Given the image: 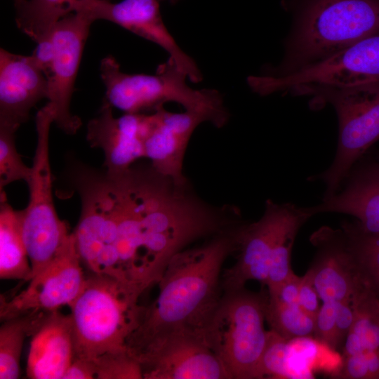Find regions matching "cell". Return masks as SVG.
I'll return each mask as SVG.
<instances>
[{
    "instance_id": "cell-1",
    "label": "cell",
    "mask_w": 379,
    "mask_h": 379,
    "mask_svg": "<svg viewBox=\"0 0 379 379\" xmlns=\"http://www.w3.org/2000/svg\"><path fill=\"white\" fill-rule=\"evenodd\" d=\"M241 225L172 258L158 282L156 300L145 307L138 326L128 339L126 347L131 354L135 357L152 340L170 332L186 331L203 336L222 295V267L237 251Z\"/></svg>"
},
{
    "instance_id": "cell-2",
    "label": "cell",
    "mask_w": 379,
    "mask_h": 379,
    "mask_svg": "<svg viewBox=\"0 0 379 379\" xmlns=\"http://www.w3.org/2000/svg\"><path fill=\"white\" fill-rule=\"evenodd\" d=\"M282 62L265 75L282 77L379 34V0H295Z\"/></svg>"
},
{
    "instance_id": "cell-3",
    "label": "cell",
    "mask_w": 379,
    "mask_h": 379,
    "mask_svg": "<svg viewBox=\"0 0 379 379\" xmlns=\"http://www.w3.org/2000/svg\"><path fill=\"white\" fill-rule=\"evenodd\" d=\"M143 292L131 281L90 273L69 306L74 357L94 360L107 352L127 349L145 307L138 302Z\"/></svg>"
},
{
    "instance_id": "cell-4",
    "label": "cell",
    "mask_w": 379,
    "mask_h": 379,
    "mask_svg": "<svg viewBox=\"0 0 379 379\" xmlns=\"http://www.w3.org/2000/svg\"><path fill=\"white\" fill-rule=\"evenodd\" d=\"M314 97V106L329 103L338 118L339 137L334 159L324 172L309 178L325 185L322 200L334 195L354 165L379 140V80L348 85L310 84L289 91Z\"/></svg>"
},
{
    "instance_id": "cell-5",
    "label": "cell",
    "mask_w": 379,
    "mask_h": 379,
    "mask_svg": "<svg viewBox=\"0 0 379 379\" xmlns=\"http://www.w3.org/2000/svg\"><path fill=\"white\" fill-rule=\"evenodd\" d=\"M100 69L106 88L105 100L125 113L154 111L165 102H174L186 111L203 114L218 128L228 121L230 115L220 93L188 86L187 75L170 58L153 75L124 73L112 55L102 60Z\"/></svg>"
},
{
    "instance_id": "cell-6",
    "label": "cell",
    "mask_w": 379,
    "mask_h": 379,
    "mask_svg": "<svg viewBox=\"0 0 379 379\" xmlns=\"http://www.w3.org/2000/svg\"><path fill=\"white\" fill-rule=\"evenodd\" d=\"M267 298L245 288L222 292L203 330V337L231 379L260 378L268 331L265 328Z\"/></svg>"
},
{
    "instance_id": "cell-7",
    "label": "cell",
    "mask_w": 379,
    "mask_h": 379,
    "mask_svg": "<svg viewBox=\"0 0 379 379\" xmlns=\"http://www.w3.org/2000/svg\"><path fill=\"white\" fill-rule=\"evenodd\" d=\"M54 119L49 102L36 114V146L27 182L29 199L27 207L21 210L22 233L32 269L29 279L54 259L71 235L53 201L49 135Z\"/></svg>"
},
{
    "instance_id": "cell-8",
    "label": "cell",
    "mask_w": 379,
    "mask_h": 379,
    "mask_svg": "<svg viewBox=\"0 0 379 379\" xmlns=\"http://www.w3.org/2000/svg\"><path fill=\"white\" fill-rule=\"evenodd\" d=\"M312 216L309 206L267 199L261 218L250 224L244 223L239 230L237 259L222 273V292L245 288L251 280L265 284L275 248L286 238L297 236L300 227Z\"/></svg>"
},
{
    "instance_id": "cell-9",
    "label": "cell",
    "mask_w": 379,
    "mask_h": 379,
    "mask_svg": "<svg viewBox=\"0 0 379 379\" xmlns=\"http://www.w3.org/2000/svg\"><path fill=\"white\" fill-rule=\"evenodd\" d=\"M82 265L71 233L54 259L27 281L25 288L10 297L1 295V320L69 307L86 283Z\"/></svg>"
},
{
    "instance_id": "cell-10",
    "label": "cell",
    "mask_w": 379,
    "mask_h": 379,
    "mask_svg": "<svg viewBox=\"0 0 379 379\" xmlns=\"http://www.w3.org/2000/svg\"><path fill=\"white\" fill-rule=\"evenodd\" d=\"M135 357L140 364L144 379H231L204 338L190 331L164 334Z\"/></svg>"
},
{
    "instance_id": "cell-11",
    "label": "cell",
    "mask_w": 379,
    "mask_h": 379,
    "mask_svg": "<svg viewBox=\"0 0 379 379\" xmlns=\"http://www.w3.org/2000/svg\"><path fill=\"white\" fill-rule=\"evenodd\" d=\"M369 80H379V34L292 74L251 76L247 81L254 92L267 95L304 84L348 85Z\"/></svg>"
},
{
    "instance_id": "cell-12",
    "label": "cell",
    "mask_w": 379,
    "mask_h": 379,
    "mask_svg": "<svg viewBox=\"0 0 379 379\" xmlns=\"http://www.w3.org/2000/svg\"><path fill=\"white\" fill-rule=\"evenodd\" d=\"M93 22L81 12L72 13L58 22L51 35L53 56L47 77L48 102L56 126L67 134H75L81 121L70 110L72 95L83 50Z\"/></svg>"
},
{
    "instance_id": "cell-13",
    "label": "cell",
    "mask_w": 379,
    "mask_h": 379,
    "mask_svg": "<svg viewBox=\"0 0 379 379\" xmlns=\"http://www.w3.org/2000/svg\"><path fill=\"white\" fill-rule=\"evenodd\" d=\"M72 13L81 12L93 22L105 20L157 44L170 55L190 80L198 83L202 74L194 60L178 45L161 18L157 0H76Z\"/></svg>"
},
{
    "instance_id": "cell-14",
    "label": "cell",
    "mask_w": 379,
    "mask_h": 379,
    "mask_svg": "<svg viewBox=\"0 0 379 379\" xmlns=\"http://www.w3.org/2000/svg\"><path fill=\"white\" fill-rule=\"evenodd\" d=\"M310 241L317 253L307 272L319 298L351 304L364 280L345 232L323 226L311 235Z\"/></svg>"
},
{
    "instance_id": "cell-15",
    "label": "cell",
    "mask_w": 379,
    "mask_h": 379,
    "mask_svg": "<svg viewBox=\"0 0 379 379\" xmlns=\"http://www.w3.org/2000/svg\"><path fill=\"white\" fill-rule=\"evenodd\" d=\"M148 125L149 114L143 113L114 117L112 106L105 100L98 114L88 123L86 139L92 147L103 152L108 173H122L145 157Z\"/></svg>"
},
{
    "instance_id": "cell-16",
    "label": "cell",
    "mask_w": 379,
    "mask_h": 379,
    "mask_svg": "<svg viewBox=\"0 0 379 379\" xmlns=\"http://www.w3.org/2000/svg\"><path fill=\"white\" fill-rule=\"evenodd\" d=\"M208 121L199 113L186 111L171 112L164 106L149 115L145 154L150 166L176 186L187 187L183 161L189 141L197 127Z\"/></svg>"
},
{
    "instance_id": "cell-17",
    "label": "cell",
    "mask_w": 379,
    "mask_h": 379,
    "mask_svg": "<svg viewBox=\"0 0 379 379\" xmlns=\"http://www.w3.org/2000/svg\"><path fill=\"white\" fill-rule=\"evenodd\" d=\"M27 375L32 379H62L74 357L70 314L59 310L37 314L29 335Z\"/></svg>"
},
{
    "instance_id": "cell-18",
    "label": "cell",
    "mask_w": 379,
    "mask_h": 379,
    "mask_svg": "<svg viewBox=\"0 0 379 379\" xmlns=\"http://www.w3.org/2000/svg\"><path fill=\"white\" fill-rule=\"evenodd\" d=\"M48 79L31 55L0 50V121L18 126L48 98Z\"/></svg>"
},
{
    "instance_id": "cell-19",
    "label": "cell",
    "mask_w": 379,
    "mask_h": 379,
    "mask_svg": "<svg viewBox=\"0 0 379 379\" xmlns=\"http://www.w3.org/2000/svg\"><path fill=\"white\" fill-rule=\"evenodd\" d=\"M309 208L314 215H352L361 232L379 236V160L361 165L357 162L334 195Z\"/></svg>"
},
{
    "instance_id": "cell-20",
    "label": "cell",
    "mask_w": 379,
    "mask_h": 379,
    "mask_svg": "<svg viewBox=\"0 0 379 379\" xmlns=\"http://www.w3.org/2000/svg\"><path fill=\"white\" fill-rule=\"evenodd\" d=\"M31 272L22 233L21 211L10 205L4 192L0 207V278L27 282Z\"/></svg>"
},
{
    "instance_id": "cell-21",
    "label": "cell",
    "mask_w": 379,
    "mask_h": 379,
    "mask_svg": "<svg viewBox=\"0 0 379 379\" xmlns=\"http://www.w3.org/2000/svg\"><path fill=\"white\" fill-rule=\"evenodd\" d=\"M351 305L354 319L343 345L345 357L379 348V296L364 282Z\"/></svg>"
},
{
    "instance_id": "cell-22",
    "label": "cell",
    "mask_w": 379,
    "mask_h": 379,
    "mask_svg": "<svg viewBox=\"0 0 379 379\" xmlns=\"http://www.w3.org/2000/svg\"><path fill=\"white\" fill-rule=\"evenodd\" d=\"M76 0H24L16 7L18 28L36 44L51 36L55 25L72 13Z\"/></svg>"
},
{
    "instance_id": "cell-23",
    "label": "cell",
    "mask_w": 379,
    "mask_h": 379,
    "mask_svg": "<svg viewBox=\"0 0 379 379\" xmlns=\"http://www.w3.org/2000/svg\"><path fill=\"white\" fill-rule=\"evenodd\" d=\"M36 314L20 315L3 321L0 327V379L20 377L24 340L29 335Z\"/></svg>"
},
{
    "instance_id": "cell-24",
    "label": "cell",
    "mask_w": 379,
    "mask_h": 379,
    "mask_svg": "<svg viewBox=\"0 0 379 379\" xmlns=\"http://www.w3.org/2000/svg\"><path fill=\"white\" fill-rule=\"evenodd\" d=\"M265 318L271 330L287 340L314 335L315 318L306 313L298 303L286 304L268 297Z\"/></svg>"
},
{
    "instance_id": "cell-25",
    "label": "cell",
    "mask_w": 379,
    "mask_h": 379,
    "mask_svg": "<svg viewBox=\"0 0 379 379\" xmlns=\"http://www.w3.org/2000/svg\"><path fill=\"white\" fill-rule=\"evenodd\" d=\"M362 279L379 296V236L361 232L355 221L341 225Z\"/></svg>"
},
{
    "instance_id": "cell-26",
    "label": "cell",
    "mask_w": 379,
    "mask_h": 379,
    "mask_svg": "<svg viewBox=\"0 0 379 379\" xmlns=\"http://www.w3.org/2000/svg\"><path fill=\"white\" fill-rule=\"evenodd\" d=\"M19 126L0 121V192L15 181L29 179L32 167L22 161L15 145V135Z\"/></svg>"
},
{
    "instance_id": "cell-27",
    "label": "cell",
    "mask_w": 379,
    "mask_h": 379,
    "mask_svg": "<svg viewBox=\"0 0 379 379\" xmlns=\"http://www.w3.org/2000/svg\"><path fill=\"white\" fill-rule=\"evenodd\" d=\"M97 379H141L139 361L127 349L107 352L94 360Z\"/></svg>"
},
{
    "instance_id": "cell-28",
    "label": "cell",
    "mask_w": 379,
    "mask_h": 379,
    "mask_svg": "<svg viewBox=\"0 0 379 379\" xmlns=\"http://www.w3.org/2000/svg\"><path fill=\"white\" fill-rule=\"evenodd\" d=\"M289 340L271 330L268 331L267 344L259 369L260 378L265 376L286 378L289 376L288 361L290 354Z\"/></svg>"
},
{
    "instance_id": "cell-29",
    "label": "cell",
    "mask_w": 379,
    "mask_h": 379,
    "mask_svg": "<svg viewBox=\"0 0 379 379\" xmlns=\"http://www.w3.org/2000/svg\"><path fill=\"white\" fill-rule=\"evenodd\" d=\"M338 378L379 379V348L345 357Z\"/></svg>"
},
{
    "instance_id": "cell-30",
    "label": "cell",
    "mask_w": 379,
    "mask_h": 379,
    "mask_svg": "<svg viewBox=\"0 0 379 379\" xmlns=\"http://www.w3.org/2000/svg\"><path fill=\"white\" fill-rule=\"evenodd\" d=\"M295 237L291 236L286 238L277 246L272 255L265 284L269 294L274 293L293 273L291 256Z\"/></svg>"
},
{
    "instance_id": "cell-31",
    "label": "cell",
    "mask_w": 379,
    "mask_h": 379,
    "mask_svg": "<svg viewBox=\"0 0 379 379\" xmlns=\"http://www.w3.org/2000/svg\"><path fill=\"white\" fill-rule=\"evenodd\" d=\"M314 336L329 347L338 349L335 302H323L315 317Z\"/></svg>"
},
{
    "instance_id": "cell-32",
    "label": "cell",
    "mask_w": 379,
    "mask_h": 379,
    "mask_svg": "<svg viewBox=\"0 0 379 379\" xmlns=\"http://www.w3.org/2000/svg\"><path fill=\"white\" fill-rule=\"evenodd\" d=\"M319 299L312 279L310 274L306 272L302 277L298 304L306 313L315 318L321 307L319 302Z\"/></svg>"
},
{
    "instance_id": "cell-33",
    "label": "cell",
    "mask_w": 379,
    "mask_h": 379,
    "mask_svg": "<svg viewBox=\"0 0 379 379\" xmlns=\"http://www.w3.org/2000/svg\"><path fill=\"white\" fill-rule=\"evenodd\" d=\"M335 302V326L338 348L344 345L354 319L351 304L345 302Z\"/></svg>"
},
{
    "instance_id": "cell-34",
    "label": "cell",
    "mask_w": 379,
    "mask_h": 379,
    "mask_svg": "<svg viewBox=\"0 0 379 379\" xmlns=\"http://www.w3.org/2000/svg\"><path fill=\"white\" fill-rule=\"evenodd\" d=\"M96 378L95 362L92 359L74 357L63 375L62 379Z\"/></svg>"
},
{
    "instance_id": "cell-35",
    "label": "cell",
    "mask_w": 379,
    "mask_h": 379,
    "mask_svg": "<svg viewBox=\"0 0 379 379\" xmlns=\"http://www.w3.org/2000/svg\"><path fill=\"white\" fill-rule=\"evenodd\" d=\"M301 280L302 277H298L293 272L274 293L269 294L268 297L286 304L298 303Z\"/></svg>"
},
{
    "instance_id": "cell-36",
    "label": "cell",
    "mask_w": 379,
    "mask_h": 379,
    "mask_svg": "<svg viewBox=\"0 0 379 379\" xmlns=\"http://www.w3.org/2000/svg\"><path fill=\"white\" fill-rule=\"evenodd\" d=\"M36 44L31 56L47 78L51 69L53 56L51 36Z\"/></svg>"
},
{
    "instance_id": "cell-37",
    "label": "cell",
    "mask_w": 379,
    "mask_h": 379,
    "mask_svg": "<svg viewBox=\"0 0 379 379\" xmlns=\"http://www.w3.org/2000/svg\"><path fill=\"white\" fill-rule=\"evenodd\" d=\"M14 1H15V8L20 6L24 1V0H14Z\"/></svg>"
},
{
    "instance_id": "cell-38",
    "label": "cell",
    "mask_w": 379,
    "mask_h": 379,
    "mask_svg": "<svg viewBox=\"0 0 379 379\" xmlns=\"http://www.w3.org/2000/svg\"><path fill=\"white\" fill-rule=\"evenodd\" d=\"M171 4H175L177 3L178 1H179L180 0H168Z\"/></svg>"
}]
</instances>
